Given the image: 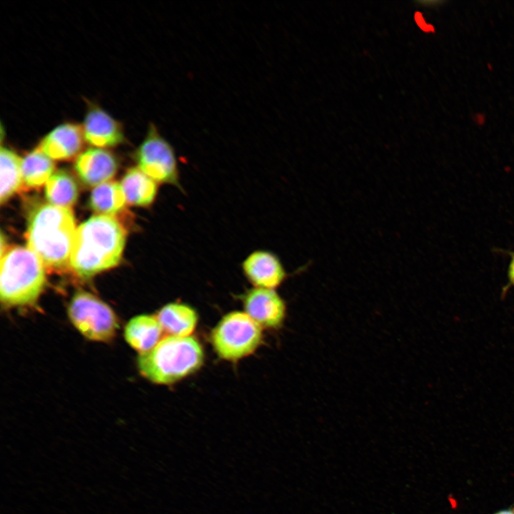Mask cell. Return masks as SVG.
<instances>
[{"label": "cell", "mask_w": 514, "mask_h": 514, "mask_svg": "<svg viewBox=\"0 0 514 514\" xmlns=\"http://www.w3.org/2000/svg\"><path fill=\"white\" fill-rule=\"evenodd\" d=\"M126 232L114 217L96 215L76 231L70 257V269L78 277L88 279L119 263Z\"/></svg>", "instance_id": "1"}, {"label": "cell", "mask_w": 514, "mask_h": 514, "mask_svg": "<svg viewBox=\"0 0 514 514\" xmlns=\"http://www.w3.org/2000/svg\"><path fill=\"white\" fill-rule=\"evenodd\" d=\"M76 231L71 208L38 204L28 216V247L38 255L49 271H65L70 268Z\"/></svg>", "instance_id": "2"}, {"label": "cell", "mask_w": 514, "mask_h": 514, "mask_svg": "<svg viewBox=\"0 0 514 514\" xmlns=\"http://www.w3.org/2000/svg\"><path fill=\"white\" fill-rule=\"evenodd\" d=\"M203 361V350L197 339L168 336L138 356V368L150 381L168 385L193 373Z\"/></svg>", "instance_id": "3"}, {"label": "cell", "mask_w": 514, "mask_h": 514, "mask_svg": "<svg viewBox=\"0 0 514 514\" xmlns=\"http://www.w3.org/2000/svg\"><path fill=\"white\" fill-rule=\"evenodd\" d=\"M46 282L45 266L28 246L9 248L1 257L0 297L5 306L34 305Z\"/></svg>", "instance_id": "4"}, {"label": "cell", "mask_w": 514, "mask_h": 514, "mask_svg": "<svg viewBox=\"0 0 514 514\" xmlns=\"http://www.w3.org/2000/svg\"><path fill=\"white\" fill-rule=\"evenodd\" d=\"M263 339L262 327L245 312L226 314L213 329L211 341L217 355L236 361L253 353Z\"/></svg>", "instance_id": "5"}, {"label": "cell", "mask_w": 514, "mask_h": 514, "mask_svg": "<svg viewBox=\"0 0 514 514\" xmlns=\"http://www.w3.org/2000/svg\"><path fill=\"white\" fill-rule=\"evenodd\" d=\"M135 159L138 168L158 183L183 191L175 150L155 124H150L145 138L135 152Z\"/></svg>", "instance_id": "6"}, {"label": "cell", "mask_w": 514, "mask_h": 514, "mask_svg": "<svg viewBox=\"0 0 514 514\" xmlns=\"http://www.w3.org/2000/svg\"><path fill=\"white\" fill-rule=\"evenodd\" d=\"M69 317L76 329L88 339L109 341L119 328L113 310L99 298L84 291H79L72 297Z\"/></svg>", "instance_id": "7"}, {"label": "cell", "mask_w": 514, "mask_h": 514, "mask_svg": "<svg viewBox=\"0 0 514 514\" xmlns=\"http://www.w3.org/2000/svg\"><path fill=\"white\" fill-rule=\"evenodd\" d=\"M244 312L262 328H278L286 315V305L276 289L253 287L242 296Z\"/></svg>", "instance_id": "8"}, {"label": "cell", "mask_w": 514, "mask_h": 514, "mask_svg": "<svg viewBox=\"0 0 514 514\" xmlns=\"http://www.w3.org/2000/svg\"><path fill=\"white\" fill-rule=\"evenodd\" d=\"M241 270L253 287L258 288L276 289L287 277L278 256L264 249L250 253L242 261Z\"/></svg>", "instance_id": "9"}, {"label": "cell", "mask_w": 514, "mask_h": 514, "mask_svg": "<svg viewBox=\"0 0 514 514\" xmlns=\"http://www.w3.org/2000/svg\"><path fill=\"white\" fill-rule=\"evenodd\" d=\"M81 128L85 141L96 148L113 147L125 141L121 124L97 105L90 104Z\"/></svg>", "instance_id": "10"}, {"label": "cell", "mask_w": 514, "mask_h": 514, "mask_svg": "<svg viewBox=\"0 0 514 514\" xmlns=\"http://www.w3.org/2000/svg\"><path fill=\"white\" fill-rule=\"evenodd\" d=\"M74 169L85 185L97 186L116 174L118 161L115 156L105 148H90L77 156Z\"/></svg>", "instance_id": "11"}, {"label": "cell", "mask_w": 514, "mask_h": 514, "mask_svg": "<svg viewBox=\"0 0 514 514\" xmlns=\"http://www.w3.org/2000/svg\"><path fill=\"white\" fill-rule=\"evenodd\" d=\"M84 141L81 126L64 123L49 132L38 148L53 160H70L80 153Z\"/></svg>", "instance_id": "12"}, {"label": "cell", "mask_w": 514, "mask_h": 514, "mask_svg": "<svg viewBox=\"0 0 514 514\" xmlns=\"http://www.w3.org/2000/svg\"><path fill=\"white\" fill-rule=\"evenodd\" d=\"M156 318L163 332L178 337L191 336L198 323L196 311L190 306L178 302L163 306Z\"/></svg>", "instance_id": "13"}, {"label": "cell", "mask_w": 514, "mask_h": 514, "mask_svg": "<svg viewBox=\"0 0 514 514\" xmlns=\"http://www.w3.org/2000/svg\"><path fill=\"white\" fill-rule=\"evenodd\" d=\"M163 329L156 316L139 315L126 324L124 337L140 354L152 349L162 339Z\"/></svg>", "instance_id": "14"}, {"label": "cell", "mask_w": 514, "mask_h": 514, "mask_svg": "<svg viewBox=\"0 0 514 514\" xmlns=\"http://www.w3.org/2000/svg\"><path fill=\"white\" fill-rule=\"evenodd\" d=\"M126 203L129 205L148 207L156 200L158 183L137 168H129L121 183Z\"/></svg>", "instance_id": "15"}, {"label": "cell", "mask_w": 514, "mask_h": 514, "mask_svg": "<svg viewBox=\"0 0 514 514\" xmlns=\"http://www.w3.org/2000/svg\"><path fill=\"white\" fill-rule=\"evenodd\" d=\"M126 197L121 183L107 181L91 191L89 206L99 215L114 217L124 208Z\"/></svg>", "instance_id": "16"}, {"label": "cell", "mask_w": 514, "mask_h": 514, "mask_svg": "<svg viewBox=\"0 0 514 514\" xmlns=\"http://www.w3.org/2000/svg\"><path fill=\"white\" fill-rule=\"evenodd\" d=\"M54 169L53 159L37 147L22 158L23 185L28 188H39L49 181Z\"/></svg>", "instance_id": "17"}, {"label": "cell", "mask_w": 514, "mask_h": 514, "mask_svg": "<svg viewBox=\"0 0 514 514\" xmlns=\"http://www.w3.org/2000/svg\"><path fill=\"white\" fill-rule=\"evenodd\" d=\"M21 158L13 150L1 146L0 150V202L6 203L23 186Z\"/></svg>", "instance_id": "18"}, {"label": "cell", "mask_w": 514, "mask_h": 514, "mask_svg": "<svg viewBox=\"0 0 514 514\" xmlns=\"http://www.w3.org/2000/svg\"><path fill=\"white\" fill-rule=\"evenodd\" d=\"M78 196L77 183L72 175L65 170L54 173L46 182L45 196L49 204L71 208Z\"/></svg>", "instance_id": "19"}, {"label": "cell", "mask_w": 514, "mask_h": 514, "mask_svg": "<svg viewBox=\"0 0 514 514\" xmlns=\"http://www.w3.org/2000/svg\"><path fill=\"white\" fill-rule=\"evenodd\" d=\"M500 252H503L510 256V262L508 267L507 278L508 283L503 287L502 289V297H504L507 293L508 291L511 288L514 287V251H505L500 250Z\"/></svg>", "instance_id": "20"}, {"label": "cell", "mask_w": 514, "mask_h": 514, "mask_svg": "<svg viewBox=\"0 0 514 514\" xmlns=\"http://www.w3.org/2000/svg\"><path fill=\"white\" fill-rule=\"evenodd\" d=\"M473 121L478 125H483L485 122V116L483 114H475L473 116Z\"/></svg>", "instance_id": "21"}, {"label": "cell", "mask_w": 514, "mask_h": 514, "mask_svg": "<svg viewBox=\"0 0 514 514\" xmlns=\"http://www.w3.org/2000/svg\"><path fill=\"white\" fill-rule=\"evenodd\" d=\"M0 242H1V257H2L4 256V254L8 250V248H6V241L4 239L3 233H1Z\"/></svg>", "instance_id": "22"}, {"label": "cell", "mask_w": 514, "mask_h": 514, "mask_svg": "<svg viewBox=\"0 0 514 514\" xmlns=\"http://www.w3.org/2000/svg\"><path fill=\"white\" fill-rule=\"evenodd\" d=\"M495 514H514V510H502Z\"/></svg>", "instance_id": "23"}]
</instances>
